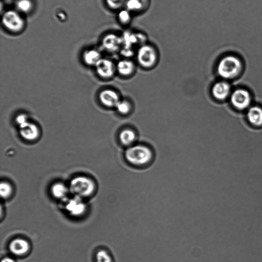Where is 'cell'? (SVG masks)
Masks as SVG:
<instances>
[{
    "mask_svg": "<svg viewBox=\"0 0 262 262\" xmlns=\"http://www.w3.org/2000/svg\"><path fill=\"white\" fill-rule=\"evenodd\" d=\"M122 39V46L120 50L122 55L129 57L133 55V47L146 43V37L142 33H134L125 31L121 35Z\"/></svg>",
    "mask_w": 262,
    "mask_h": 262,
    "instance_id": "277c9868",
    "label": "cell"
},
{
    "mask_svg": "<svg viewBox=\"0 0 262 262\" xmlns=\"http://www.w3.org/2000/svg\"><path fill=\"white\" fill-rule=\"evenodd\" d=\"M116 107L117 111L122 114L128 113L130 108V104L126 101H119Z\"/></svg>",
    "mask_w": 262,
    "mask_h": 262,
    "instance_id": "484cf974",
    "label": "cell"
},
{
    "mask_svg": "<svg viewBox=\"0 0 262 262\" xmlns=\"http://www.w3.org/2000/svg\"><path fill=\"white\" fill-rule=\"evenodd\" d=\"M127 0H105L109 8L114 10H120L125 8Z\"/></svg>",
    "mask_w": 262,
    "mask_h": 262,
    "instance_id": "cb8c5ba5",
    "label": "cell"
},
{
    "mask_svg": "<svg viewBox=\"0 0 262 262\" xmlns=\"http://www.w3.org/2000/svg\"><path fill=\"white\" fill-rule=\"evenodd\" d=\"M82 198L74 196L66 200L65 209L71 215L78 217L82 215L86 210V205Z\"/></svg>",
    "mask_w": 262,
    "mask_h": 262,
    "instance_id": "ba28073f",
    "label": "cell"
},
{
    "mask_svg": "<svg viewBox=\"0 0 262 262\" xmlns=\"http://www.w3.org/2000/svg\"><path fill=\"white\" fill-rule=\"evenodd\" d=\"M101 58L100 52L96 49H90L85 51L83 54V59L88 65H96Z\"/></svg>",
    "mask_w": 262,
    "mask_h": 262,
    "instance_id": "ac0fdd59",
    "label": "cell"
},
{
    "mask_svg": "<svg viewBox=\"0 0 262 262\" xmlns=\"http://www.w3.org/2000/svg\"><path fill=\"white\" fill-rule=\"evenodd\" d=\"M99 98L103 104L108 107L116 106L120 101L118 94L111 90L102 91L99 94Z\"/></svg>",
    "mask_w": 262,
    "mask_h": 262,
    "instance_id": "9a60e30c",
    "label": "cell"
},
{
    "mask_svg": "<svg viewBox=\"0 0 262 262\" xmlns=\"http://www.w3.org/2000/svg\"><path fill=\"white\" fill-rule=\"evenodd\" d=\"M117 68L120 74L128 75L133 71L134 66L133 62L130 60H122L118 62Z\"/></svg>",
    "mask_w": 262,
    "mask_h": 262,
    "instance_id": "ffe728a7",
    "label": "cell"
},
{
    "mask_svg": "<svg viewBox=\"0 0 262 262\" xmlns=\"http://www.w3.org/2000/svg\"><path fill=\"white\" fill-rule=\"evenodd\" d=\"M69 191V188L62 183H56L51 187L52 195L57 199L65 200Z\"/></svg>",
    "mask_w": 262,
    "mask_h": 262,
    "instance_id": "e0dca14e",
    "label": "cell"
},
{
    "mask_svg": "<svg viewBox=\"0 0 262 262\" xmlns=\"http://www.w3.org/2000/svg\"><path fill=\"white\" fill-rule=\"evenodd\" d=\"M117 18L119 21L123 25H128L132 19V13L125 8L119 10Z\"/></svg>",
    "mask_w": 262,
    "mask_h": 262,
    "instance_id": "7402d4cb",
    "label": "cell"
},
{
    "mask_svg": "<svg viewBox=\"0 0 262 262\" xmlns=\"http://www.w3.org/2000/svg\"><path fill=\"white\" fill-rule=\"evenodd\" d=\"M30 246L28 242L23 238H17L12 240L9 245L11 253L17 256L26 255L29 251Z\"/></svg>",
    "mask_w": 262,
    "mask_h": 262,
    "instance_id": "30bf717a",
    "label": "cell"
},
{
    "mask_svg": "<svg viewBox=\"0 0 262 262\" xmlns=\"http://www.w3.org/2000/svg\"><path fill=\"white\" fill-rule=\"evenodd\" d=\"M212 94L213 97L219 100H224L230 97L231 94L230 84L226 81H220L216 82L212 88Z\"/></svg>",
    "mask_w": 262,
    "mask_h": 262,
    "instance_id": "8fae6325",
    "label": "cell"
},
{
    "mask_svg": "<svg viewBox=\"0 0 262 262\" xmlns=\"http://www.w3.org/2000/svg\"><path fill=\"white\" fill-rule=\"evenodd\" d=\"M96 262H112V259L107 251L101 250L96 254Z\"/></svg>",
    "mask_w": 262,
    "mask_h": 262,
    "instance_id": "d4e9b609",
    "label": "cell"
},
{
    "mask_svg": "<svg viewBox=\"0 0 262 262\" xmlns=\"http://www.w3.org/2000/svg\"><path fill=\"white\" fill-rule=\"evenodd\" d=\"M2 23L6 29L14 33L20 32L25 26L24 17L16 10L5 11L2 17Z\"/></svg>",
    "mask_w": 262,
    "mask_h": 262,
    "instance_id": "5b68a950",
    "label": "cell"
},
{
    "mask_svg": "<svg viewBox=\"0 0 262 262\" xmlns=\"http://www.w3.org/2000/svg\"><path fill=\"white\" fill-rule=\"evenodd\" d=\"M34 6L32 0H17L15 3V10L20 13H29Z\"/></svg>",
    "mask_w": 262,
    "mask_h": 262,
    "instance_id": "d6986e66",
    "label": "cell"
},
{
    "mask_svg": "<svg viewBox=\"0 0 262 262\" xmlns=\"http://www.w3.org/2000/svg\"><path fill=\"white\" fill-rule=\"evenodd\" d=\"M1 262H15V261L11 257H6L2 259Z\"/></svg>",
    "mask_w": 262,
    "mask_h": 262,
    "instance_id": "83f0119b",
    "label": "cell"
},
{
    "mask_svg": "<svg viewBox=\"0 0 262 262\" xmlns=\"http://www.w3.org/2000/svg\"><path fill=\"white\" fill-rule=\"evenodd\" d=\"M95 190V184L90 178L85 176H78L70 182L69 190L74 196L81 198L91 195Z\"/></svg>",
    "mask_w": 262,
    "mask_h": 262,
    "instance_id": "3957f363",
    "label": "cell"
},
{
    "mask_svg": "<svg viewBox=\"0 0 262 262\" xmlns=\"http://www.w3.org/2000/svg\"><path fill=\"white\" fill-rule=\"evenodd\" d=\"M246 117L249 122L255 126L262 125V107L255 105L248 108Z\"/></svg>",
    "mask_w": 262,
    "mask_h": 262,
    "instance_id": "5bb4252c",
    "label": "cell"
},
{
    "mask_svg": "<svg viewBox=\"0 0 262 262\" xmlns=\"http://www.w3.org/2000/svg\"><path fill=\"white\" fill-rule=\"evenodd\" d=\"M19 132L23 138L30 141L37 139L39 134L37 126L28 121L19 125Z\"/></svg>",
    "mask_w": 262,
    "mask_h": 262,
    "instance_id": "4fadbf2b",
    "label": "cell"
},
{
    "mask_svg": "<svg viewBox=\"0 0 262 262\" xmlns=\"http://www.w3.org/2000/svg\"><path fill=\"white\" fill-rule=\"evenodd\" d=\"M102 46L107 52H116L121 50L122 46V39L114 33L106 34L102 39Z\"/></svg>",
    "mask_w": 262,
    "mask_h": 262,
    "instance_id": "9c48e42d",
    "label": "cell"
},
{
    "mask_svg": "<svg viewBox=\"0 0 262 262\" xmlns=\"http://www.w3.org/2000/svg\"><path fill=\"white\" fill-rule=\"evenodd\" d=\"M230 101L233 107L238 110L249 108L251 102L250 92L244 89H237L231 92Z\"/></svg>",
    "mask_w": 262,
    "mask_h": 262,
    "instance_id": "52a82bcc",
    "label": "cell"
},
{
    "mask_svg": "<svg viewBox=\"0 0 262 262\" xmlns=\"http://www.w3.org/2000/svg\"><path fill=\"white\" fill-rule=\"evenodd\" d=\"M157 54L155 48L146 43L139 47L137 51V59L142 67L150 68L156 63Z\"/></svg>",
    "mask_w": 262,
    "mask_h": 262,
    "instance_id": "8992f818",
    "label": "cell"
},
{
    "mask_svg": "<svg viewBox=\"0 0 262 262\" xmlns=\"http://www.w3.org/2000/svg\"><path fill=\"white\" fill-rule=\"evenodd\" d=\"M27 116L26 115L20 114L16 118V121L19 126L20 125L27 122Z\"/></svg>",
    "mask_w": 262,
    "mask_h": 262,
    "instance_id": "4316f807",
    "label": "cell"
},
{
    "mask_svg": "<svg viewBox=\"0 0 262 262\" xmlns=\"http://www.w3.org/2000/svg\"><path fill=\"white\" fill-rule=\"evenodd\" d=\"M13 189L10 184L7 182H2L0 184V194L2 199L9 198L12 193Z\"/></svg>",
    "mask_w": 262,
    "mask_h": 262,
    "instance_id": "603a6c76",
    "label": "cell"
},
{
    "mask_svg": "<svg viewBox=\"0 0 262 262\" xmlns=\"http://www.w3.org/2000/svg\"><path fill=\"white\" fill-rule=\"evenodd\" d=\"M136 135L134 131L129 129L123 130L119 135L121 143L125 145L132 144L135 140Z\"/></svg>",
    "mask_w": 262,
    "mask_h": 262,
    "instance_id": "44dd1931",
    "label": "cell"
},
{
    "mask_svg": "<svg viewBox=\"0 0 262 262\" xmlns=\"http://www.w3.org/2000/svg\"><path fill=\"white\" fill-rule=\"evenodd\" d=\"M149 0H127L125 8L133 13H140L146 10Z\"/></svg>",
    "mask_w": 262,
    "mask_h": 262,
    "instance_id": "2e32d148",
    "label": "cell"
},
{
    "mask_svg": "<svg viewBox=\"0 0 262 262\" xmlns=\"http://www.w3.org/2000/svg\"><path fill=\"white\" fill-rule=\"evenodd\" d=\"M125 157L130 164L135 166H142L148 164L151 161L152 154L148 147L137 145L126 150Z\"/></svg>",
    "mask_w": 262,
    "mask_h": 262,
    "instance_id": "7a4b0ae2",
    "label": "cell"
},
{
    "mask_svg": "<svg viewBox=\"0 0 262 262\" xmlns=\"http://www.w3.org/2000/svg\"><path fill=\"white\" fill-rule=\"evenodd\" d=\"M243 65L241 60L234 55H227L218 63L217 72L224 79H232L238 76L242 71Z\"/></svg>",
    "mask_w": 262,
    "mask_h": 262,
    "instance_id": "6da1fadb",
    "label": "cell"
},
{
    "mask_svg": "<svg viewBox=\"0 0 262 262\" xmlns=\"http://www.w3.org/2000/svg\"><path fill=\"white\" fill-rule=\"evenodd\" d=\"M97 73L104 78L111 77L114 73V65L111 60L101 58L95 65Z\"/></svg>",
    "mask_w": 262,
    "mask_h": 262,
    "instance_id": "7c38bea8",
    "label": "cell"
}]
</instances>
